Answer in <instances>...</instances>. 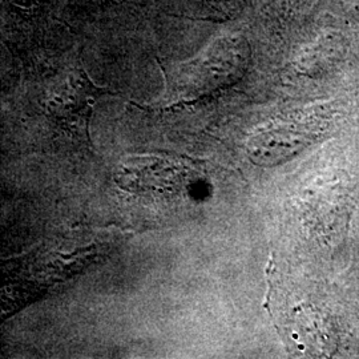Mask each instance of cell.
<instances>
[{
	"mask_svg": "<svg viewBox=\"0 0 359 359\" xmlns=\"http://www.w3.org/2000/svg\"><path fill=\"white\" fill-rule=\"evenodd\" d=\"M114 95L105 87H97L83 68L75 62L59 69L47 88L46 114L60 130L90 145V123L93 108L104 95Z\"/></svg>",
	"mask_w": 359,
	"mask_h": 359,
	"instance_id": "1",
	"label": "cell"
}]
</instances>
